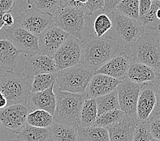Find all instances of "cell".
<instances>
[{
  "mask_svg": "<svg viewBox=\"0 0 160 141\" xmlns=\"http://www.w3.org/2000/svg\"><path fill=\"white\" fill-rule=\"evenodd\" d=\"M26 1H28V0H26Z\"/></svg>",
  "mask_w": 160,
  "mask_h": 141,
  "instance_id": "52",
  "label": "cell"
},
{
  "mask_svg": "<svg viewBox=\"0 0 160 141\" xmlns=\"http://www.w3.org/2000/svg\"><path fill=\"white\" fill-rule=\"evenodd\" d=\"M70 36L69 33L57 25L50 26L38 36L40 52L53 58Z\"/></svg>",
  "mask_w": 160,
  "mask_h": 141,
  "instance_id": "13",
  "label": "cell"
},
{
  "mask_svg": "<svg viewBox=\"0 0 160 141\" xmlns=\"http://www.w3.org/2000/svg\"><path fill=\"white\" fill-rule=\"evenodd\" d=\"M158 1H160V0H158Z\"/></svg>",
  "mask_w": 160,
  "mask_h": 141,
  "instance_id": "51",
  "label": "cell"
},
{
  "mask_svg": "<svg viewBox=\"0 0 160 141\" xmlns=\"http://www.w3.org/2000/svg\"><path fill=\"white\" fill-rule=\"evenodd\" d=\"M152 139L153 136L151 134L148 121L142 122L139 121L135 129L132 141H151Z\"/></svg>",
  "mask_w": 160,
  "mask_h": 141,
  "instance_id": "34",
  "label": "cell"
},
{
  "mask_svg": "<svg viewBox=\"0 0 160 141\" xmlns=\"http://www.w3.org/2000/svg\"><path fill=\"white\" fill-rule=\"evenodd\" d=\"M3 35L21 52L28 55H33L40 52L38 37L17 23L4 29Z\"/></svg>",
  "mask_w": 160,
  "mask_h": 141,
  "instance_id": "8",
  "label": "cell"
},
{
  "mask_svg": "<svg viewBox=\"0 0 160 141\" xmlns=\"http://www.w3.org/2000/svg\"><path fill=\"white\" fill-rule=\"evenodd\" d=\"M108 14L112 22V26L106 35L113 38L120 45L130 48L145 31V27L139 20L125 16L116 11Z\"/></svg>",
  "mask_w": 160,
  "mask_h": 141,
  "instance_id": "6",
  "label": "cell"
},
{
  "mask_svg": "<svg viewBox=\"0 0 160 141\" xmlns=\"http://www.w3.org/2000/svg\"><path fill=\"white\" fill-rule=\"evenodd\" d=\"M138 120L125 114L117 122L107 128L110 141H132Z\"/></svg>",
  "mask_w": 160,
  "mask_h": 141,
  "instance_id": "18",
  "label": "cell"
},
{
  "mask_svg": "<svg viewBox=\"0 0 160 141\" xmlns=\"http://www.w3.org/2000/svg\"><path fill=\"white\" fill-rule=\"evenodd\" d=\"M57 72L51 73L40 74L33 78L31 92H38L47 90L55 84Z\"/></svg>",
  "mask_w": 160,
  "mask_h": 141,
  "instance_id": "28",
  "label": "cell"
},
{
  "mask_svg": "<svg viewBox=\"0 0 160 141\" xmlns=\"http://www.w3.org/2000/svg\"><path fill=\"white\" fill-rule=\"evenodd\" d=\"M29 112L27 103L8 106L0 110V124L18 134L27 125V118Z\"/></svg>",
  "mask_w": 160,
  "mask_h": 141,
  "instance_id": "10",
  "label": "cell"
},
{
  "mask_svg": "<svg viewBox=\"0 0 160 141\" xmlns=\"http://www.w3.org/2000/svg\"><path fill=\"white\" fill-rule=\"evenodd\" d=\"M131 63L129 56L124 52L109 60L99 69L95 71V73H100L110 76L119 80L126 78V74Z\"/></svg>",
  "mask_w": 160,
  "mask_h": 141,
  "instance_id": "17",
  "label": "cell"
},
{
  "mask_svg": "<svg viewBox=\"0 0 160 141\" xmlns=\"http://www.w3.org/2000/svg\"><path fill=\"white\" fill-rule=\"evenodd\" d=\"M158 75L159 73L145 64L131 62L126 78L131 82L141 85L145 83H153Z\"/></svg>",
  "mask_w": 160,
  "mask_h": 141,
  "instance_id": "20",
  "label": "cell"
},
{
  "mask_svg": "<svg viewBox=\"0 0 160 141\" xmlns=\"http://www.w3.org/2000/svg\"><path fill=\"white\" fill-rule=\"evenodd\" d=\"M8 106V101L6 96L2 92H0V110Z\"/></svg>",
  "mask_w": 160,
  "mask_h": 141,
  "instance_id": "42",
  "label": "cell"
},
{
  "mask_svg": "<svg viewBox=\"0 0 160 141\" xmlns=\"http://www.w3.org/2000/svg\"><path fill=\"white\" fill-rule=\"evenodd\" d=\"M17 0H0V12L10 13L15 6Z\"/></svg>",
  "mask_w": 160,
  "mask_h": 141,
  "instance_id": "37",
  "label": "cell"
},
{
  "mask_svg": "<svg viewBox=\"0 0 160 141\" xmlns=\"http://www.w3.org/2000/svg\"><path fill=\"white\" fill-rule=\"evenodd\" d=\"M28 3L29 7L50 13L54 16L59 9L62 0H28Z\"/></svg>",
  "mask_w": 160,
  "mask_h": 141,
  "instance_id": "31",
  "label": "cell"
},
{
  "mask_svg": "<svg viewBox=\"0 0 160 141\" xmlns=\"http://www.w3.org/2000/svg\"><path fill=\"white\" fill-rule=\"evenodd\" d=\"M125 113L121 109H114L98 116L93 126L107 128L121 119Z\"/></svg>",
  "mask_w": 160,
  "mask_h": 141,
  "instance_id": "32",
  "label": "cell"
},
{
  "mask_svg": "<svg viewBox=\"0 0 160 141\" xmlns=\"http://www.w3.org/2000/svg\"><path fill=\"white\" fill-rule=\"evenodd\" d=\"M104 6V0H88L87 7L90 13L93 14L94 12L99 10H103Z\"/></svg>",
  "mask_w": 160,
  "mask_h": 141,
  "instance_id": "36",
  "label": "cell"
},
{
  "mask_svg": "<svg viewBox=\"0 0 160 141\" xmlns=\"http://www.w3.org/2000/svg\"><path fill=\"white\" fill-rule=\"evenodd\" d=\"M3 21L4 22V25H6L8 27H10V26H12L15 23V20L12 15L10 13H6L3 14L2 16Z\"/></svg>",
  "mask_w": 160,
  "mask_h": 141,
  "instance_id": "41",
  "label": "cell"
},
{
  "mask_svg": "<svg viewBox=\"0 0 160 141\" xmlns=\"http://www.w3.org/2000/svg\"><path fill=\"white\" fill-rule=\"evenodd\" d=\"M17 139L21 141H50V129L27 124L18 134Z\"/></svg>",
  "mask_w": 160,
  "mask_h": 141,
  "instance_id": "23",
  "label": "cell"
},
{
  "mask_svg": "<svg viewBox=\"0 0 160 141\" xmlns=\"http://www.w3.org/2000/svg\"><path fill=\"white\" fill-rule=\"evenodd\" d=\"M157 105L153 83H145L140 86V90L137 102L136 113L138 121H148Z\"/></svg>",
  "mask_w": 160,
  "mask_h": 141,
  "instance_id": "15",
  "label": "cell"
},
{
  "mask_svg": "<svg viewBox=\"0 0 160 141\" xmlns=\"http://www.w3.org/2000/svg\"><path fill=\"white\" fill-rule=\"evenodd\" d=\"M140 86L125 78L117 87L120 109L129 117L135 119H138L136 107Z\"/></svg>",
  "mask_w": 160,
  "mask_h": 141,
  "instance_id": "11",
  "label": "cell"
},
{
  "mask_svg": "<svg viewBox=\"0 0 160 141\" xmlns=\"http://www.w3.org/2000/svg\"><path fill=\"white\" fill-rule=\"evenodd\" d=\"M115 11L125 16L139 20V0H123Z\"/></svg>",
  "mask_w": 160,
  "mask_h": 141,
  "instance_id": "30",
  "label": "cell"
},
{
  "mask_svg": "<svg viewBox=\"0 0 160 141\" xmlns=\"http://www.w3.org/2000/svg\"><path fill=\"white\" fill-rule=\"evenodd\" d=\"M54 123L53 115L44 110H34L29 112L27 124L38 128H49Z\"/></svg>",
  "mask_w": 160,
  "mask_h": 141,
  "instance_id": "27",
  "label": "cell"
},
{
  "mask_svg": "<svg viewBox=\"0 0 160 141\" xmlns=\"http://www.w3.org/2000/svg\"><path fill=\"white\" fill-rule=\"evenodd\" d=\"M2 75V68L0 67V78H1Z\"/></svg>",
  "mask_w": 160,
  "mask_h": 141,
  "instance_id": "47",
  "label": "cell"
},
{
  "mask_svg": "<svg viewBox=\"0 0 160 141\" xmlns=\"http://www.w3.org/2000/svg\"><path fill=\"white\" fill-rule=\"evenodd\" d=\"M58 71L54 59L38 52L33 55H28L25 62L23 73L27 78L32 79L36 75Z\"/></svg>",
  "mask_w": 160,
  "mask_h": 141,
  "instance_id": "14",
  "label": "cell"
},
{
  "mask_svg": "<svg viewBox=\"0 0 160 141\" xmlns=\"http://www.w3.org/2000/svg\"><path fill=\"white\" fill-rule=\"evenodd\" d=\"M152 0H139V19L144 17L150 10Z\"/></svg>",
  "mask_w": 160,
  "mask_h": 141,
  "instance_id": "38",
  "label": "cell"
},
{
  "mask_svg": "<svg viewBox=\"0 0 160 141\" xmlns=\"http://www.w3.org/2000/svg\"><path fill=\"white\" fill-rule=\"evenodd\" d=\"M156 17H157L159 21H160V7L156 12Z\"/></svg>",
  "mask_w": 160,
  "mask_h": 141,
  "instance_id": "45",
  "label": "cell"
},
{
  "mask_svg": "<svg viewBox=\"0 0 160 141\" xmlns=\"http://www.w3.org/2000/svg\"><path fill=\"white\" fill-rule=\"evenodd\" d=\"M81 40L70 35L53 57L58 71L77 65L81 61Z\"/></svg>",
  "mask_w": 160,
  "mask_h": 141,
  "instance_id": "12",
  "label": "cell"
},
{
  "mask_svg": "<svg viewBox=\"0 0 160 141\" xmlns=\"http://www.w3.org/2000/svg\"><path fill=\"white\" fill-rule=\"evenodd\" d=\"M121 80L100 73H94L85 90L87 98H94L103 96L117 89Z\"/></svg>",
  "mask_w": 160,
  "mask_h": 141,
  "instance_id": "16",
  "label": "cell"
},
{
  "mask_svg": "<svg viewBox=\"0 0 160 141\" xmlns=\"http://www.w3.org/2000/svg\"><path fill=\"white\" fill-rule=\"evenodd\" d=\"M98 117L114 109H120L117 90L96 98Z\"/></svg>",
  "mask_w": 160,
  "mask_h": 141,
  "instance_id": "26",
  "label": "cell"
},
{
  "mask_svg": "<svg viewBox=\"0 0 160 141\" xmlns=\"http://www.w3.org/2000/svg\"><path fill=\"white\" fill-rule=\"evenodd\" d=\"M32 79L23 73L6 71L0 78V92L6 96L8 106L26 103L31 93Z\"/></svg>",
  "mask_w": 160,
  "mask_h": 141,
  "instance_id": "7",
  "label": "cell"
},
{
  "mask_svg": "<svg viewBox=\"0 0 160 141\" xmlns=\"http://www.w3.org/2000/svg\"><path fill=\"white\" fill-rule=\"evenodd\" d=\"M159 37H160V30L159 31Z\"/></svg>",
  "mask_w": 160,
  "mask_h": 141,
  "instance_id": "49",
  "label": "cell"
},
{
  "mask_svg": "<svg viewBox=\"0 0 160 141\" xmlns=\"http://www.w3.org/2000/svg\"><path fill=\"white\" fill-rule=\"evenodd\" d=\"M74 1L77 2L78 3H82V4H85L87 6V3L88 2V0H74Z\"/></svg>",
  "mask_w": 160,
  "mask_h": 141,
  "instance_id": "44",
  "label": "cell"
},
{
  "mask_svg": "<svg viewBox=\"0 0 160 141\" xmlns=\"http://www.w3.org/2000/svg\"><path fill=\"white\" fill-rule=\"evenodd\" d=\"M50 141H51V140H50Z\"/></svg>",
  "mask_w": 160,
  "mask_h": 141,
  "instance_id": "53",
  "label": "cell"
},
{
  "mask_svg": "<svg viewBox=\"0 0 160 141\" xmlns=\"http://www.w3.org/2000/svg\"><path fill=\"white\" fill-rule=\"evenodd\" d=\"M88 10L70 6H62L54 16V25L70 35L82 40L86 35L90 22Z\"/></svg>",
  "mask_w": 160,
  "mask_h": 141,
  "instance_id": "4",
  "label": "cell"
},
{
  "mask_svg": "<svg viewBox=\"0 0 160 141\" xmlns=\"http://www.w3.org/2000/svg\"><path fill=\"white\" fill-rule=\"evenodd\" d=\"M151 141H160V140H158V139H156L153 138V139L151 140Z\"/></svg>",
  "mask_w": 160,
  "mask_h": 141,
  "instance_id": "46",
  "label": "cell"
},
{
  "mask_svg": "<svg viewBox=\"0 0 160 141\" xmlns=\"http://www.w3.org/2000/svg\"><path fill=\"white\" fill-rule=\"evenodd\" d=\"M130 48L132 62L145 64L160 73L159 33L145 31Z\"/></svg>",
  "mask_w": 160,
  "mask_h": 141,
  "instance_id": "5",
  "label": "cell"
},
{
  "mask_svg": "<svg viewBox=\"0 0 160 141\" xmlns=\"http://www.w3.org/2000/svg\"><path fill=\"white\" fill-rule=\"evenodd\" d=\"M21 51L6 39L0 40V67L6 71H14L19 59Z\"/></svg>",
  "mask_w": 160,
  "mask_h": 141,
  "instance_id": "21",
  "label": "cell"
},
{
  "mask_svg": "<svg viewBox=\"0 0 160 141\" xmlns=\"http://www.w3.org/2000/svg\"><path fill=\"white\" fill-rule=\"evenodd\" d=\"M94 73V69L81 62L75 66L57 71L53 90L84 94Z\"/></svg>",
  "mask_w": 160,
  "mask_h": 141,
  "instance_id": "3",
  "label": "cell"
},
{
  "mask_svg": "<svg viewBox=\"0 0 160 141\" xmlns=\"http://www.w3.org/2000/svg\"><path fill=\"white\" fill-rule=\"evenodd\" d=\"M122 1L123 0H104V6L103 11L106 14L113 12Z\"/></svg>",
  "mask_w": 160,
  "mask_h": 141,
  "instance_id": "39",
  "label": "cell"
},
{
  "mask_svg": "<svg viewBox=\"0 0 160 141\" xmlns=\"http://www.w3.org/2000/svg\"><path fill=\"white\" fill-rule=\"evenodd\" d=\"M81 43V63L91 67L95 71L117 55L120 44L111 37L104 35L97 37L88 34Z\"/></svg>",
  "mask_w": 160,
  "mask_h": 141,
  "instance_id": "1",
  "label": "cell"
},
{
  "mask_svg": "<svg viewBox=\"0 0 160 141\" xmlns=\"http://www.w3.org/2000/svg\"><path fill=\"white\" fill-rule=\"evenodd\" d=\"M154 88L155 91L156 98H157V105L160 108V73H159L158 77L153 82Z\"/></svg>",
  "mask_w": 160,
  "mask_h": 141,
  "instance_id": "40",
  "label": "cell"
},
{
  "mask_svg": "<svg viewBox=\"0 0 160 141\" xmlns=\"http://www.w3.org/2000/svg\"><path fill=\"white\" fill-rule=\"evenodd\" d=\"M2 129V127H1V124H0V129Z\"/></svg>",
  "mask_w": 160,
  "mask_h": 141,
  "instance_id": "50",
  "label": "cell"
},
{
  "mask_svg": "<svg viewBox=\"0 0 160 141\" xmlns=\"http://www.w3.org/2000/svg\"><path fill=\"white\" fill-rule=\"evenodd\" d=\"M148 124L153 138L160 140V112H153L148 120Z\"/></svg>",
  "mask_w": 160,
  "mask_h": 141,
  "instance_id": "35",
  "label": "cell"
},
{
  "mask_svg": "<svg viewBox=\"0 0 160 141\" xmlns=\"http://www.w3.org/2000/svg\"><path fill=\"white\" fill-rule=\"evenodd\" d=\"M80 141H110L107 128L101 127H77Z\"/></svg>",
  "mask_w": 160,
  "mask_h": 141,
  "instance_id": "24",
  "label": "cell"
},
{
  "mask_svg": "<svg viewBox=\"0 0 160 141\" xmlns=\"http://www.w3.org/2000/svg\"><path fill=\"white\" fill-rule=\"evenodd\" d=\"M160 7V1L152 0V4L150 10L144 17L139 19V21L142 24L144 27L151 30L159 31L160 21L156 17V12Z\"/></svg>",
  "mask_w": 160,
  "mask_h": 141,
  "instance_id": "29",
  "label": "cell"
},
{
  "mask_svg": "<svg viewBox=\"0 0 160 141\" xmlns=\"http://www.w3.org/2000/svg\"><path fill=\"white\" fill-rule=\"evenodd\" d=\"M54 85L41 92L30 93L26 103L30 112L34 110H44L54 115L56 107V96L54 92Z\"/></svg>",
  "mask_w": 160,
  "mask_h": 141,
  "instance_id": "19",
  "label": "cell"
},
{
  "mask_svg": "<svg viewBox=\"0 0 160 141\" xmlns=\"http://www.w3.org/2000/svg\"><path fill=\"white\" fill-rule=\"evenodd\" d=\"M49 129L51 141H80L77 128L54 122Z\"/></svg>",
  "mask_w": 160,
  "mask_h": 141,
  "instance_id": "22",
  "label": "cell"
},
{
  "mask_svg": "<svg viewBox=\"0 0 160 141\" xmlns=\"http://www.w3.org/2000/svg\"><path fill=\"white\" fill-rule=\"evenodd\" d=\"M98 117V109L96 99L86 98L83 102L80 127L93 126Z\"/></svg>",
  "mask_w": 160,
  "mask_h": 141,
  "instance_id": "25",
  "label": "cell"
},
{
  "mask_svg": "<svg viewBox=\"0 0 160 141\" xmlns=\"http://www.w3.org/2000/svg\"><path fill=\"white\" fill-rule=\"evenodd\" d=\"M56 107L53 115L54 122L77 128L81 122L83 102L85 94H76L55 90Z\"/></svg>",
  "mask_w": 160,
  "mask_h": 141,
  "instance_id": "2",
  "label": "cell"
},
{
  "mask_svg": "<svg viewBox=\"0 0 160 141\" xmlns=\"http://www.w3.org/2000/svg\"><path fill=\"white\" fill-rule=\"evenodd\" d=\"M14 141H21V140H19V139H15V140H14Z\"/></svg>",
  "mask_w": 160,
  "mask_h": 141,
  "instance_id": "48",
  "label": "cell"
},
{
  "mask_svg": "<svg viewBox=\"0 0 160 141\" xmlns=\"http://www.w3.org/2000/svg\"><path fill=\"white\" fill-rule=\"evenodd\" d=\"M15 23L38 37L45 29L54 25V16L50 13L29 7L14 19Z\"/></svg>",
  "mask_w": 160,
  "mask_h": 141,
  "instance_id": "9",
  "label": "cell"
},
{
  "mask_svg": "<svg viewBox=\"0 0 160 141\" xmlns=\"http://www.w3.org/2000/svg\"><path fill=\"white\" fill-rule=\"evenodd\" d=\"M93 26L97 37L105 35L112 26V22L108 14H99L95 19Z\"/></svg>",
  "mask_w": 160,
  "mask_h": 141,
  "instance_id": "33",
  "label": "cell"
},
{
  "mask_svg": "<svg viewBox=\"0 0 160 141\" xmlns=\"http://www.w3.org/2000/svg\"><path fill=\"white\" fill-rule=\"evenodd\" d=\"M3 14L0 12V30H1V29H2L3 25H4V22H3V19H2Z\"/></svg>",
  "mask_w": 160,
  "mask_h": 141,
  "instance_id": "43",
  "label": "cell"
}]
</instances>
